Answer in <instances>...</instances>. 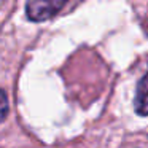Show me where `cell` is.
Wrapping results in <instances>:
<instances>
[{
  "label": "cell",
  "mask_w": 148,
  "mask_h": 148,
  "mask_svg": "<svg viewBox=\"0 0 148 148\" xmlns=\"http://www.w3.org/2000/svg\"><path fill=\"white\" fill-rule=\"evenodd\" d=\"M67 0H27L26 13L30 21H46L62 10Z\"/></svg>",
  "instance_id": "6da1fadb"
},
{
  "label": "cell",
  "mask_w": 148,
  "mask_h": 148,
  "mask_svg": "<svg viewBox=\"0 0 148 148\" xmlns=\"http://www.w3.org/2000/svg\"><path fill=\"white\" fill-rule=\"evenodd\" d=\"M135 112L142 116H148V70L143 77L140 78L135 91Z\"/></svg>",
  "instance_id": "7a4b0ae2"
},
{
  "label": "cell",
  "mask_w": 148,
  "mask_h": 148,
  "mask_svg": "<svg viewBox=\"0 0 148 148\" xmlns=\"http://www.w3.org/2000/svg\"><path fill=\"white\" fill-rule=\"evenodd\" d=\"M8 113V100H7V94L0 89V123L7 118Z\"/></svg>",
  "instance_id": "3957f363"
}]
</instances>
